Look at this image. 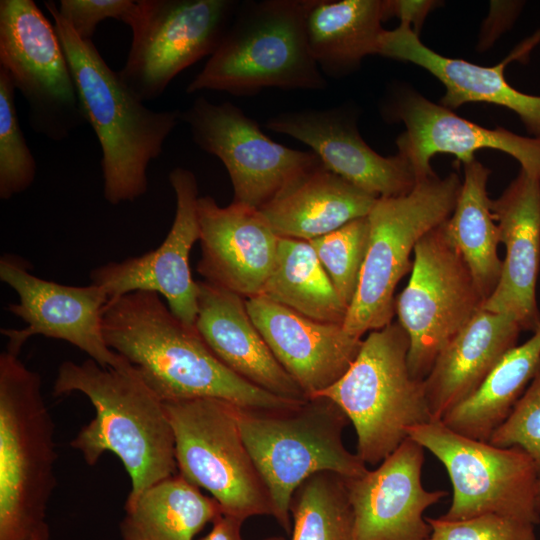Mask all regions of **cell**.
Segmentation results:
<instances>
[{"label": "cell", "mask_w": 540, "mask_h": 540, "mask_svg": "<svg viewBox=\"0 0 540 540\" xmlns=\"http://www.w3.org/2000/svg\"><path fill=\"white\" fill-rule=\"evenodd\" d=\"M386 113L406 127L396 144L413 167L417 181L436 174L430 161L437 153L452 154L466 164L481 149L509 154L528 175L540 179V137L482 127L412 91L397 93Z\"/></svg>", "instance_id": "cell-17"}, {"label": "cell", "mask_w": 540, "mask_h": 540, "mask_svg": "<svg viewBox=\"0 0 540 540\" xmlns=\"http://www.w3.org/2000/svg\"><path fill=\"white\" fill-rule=\"evenodd\" d=\"M316 0L238 4L216 51L186 88L235 96L265 88L322 90L327 81L312 58L306 17Z\"/></svg>", "instance_id": "cell-4"}, {"label": "cell", "mask_w": 540, "mask_h": 540, "mask_svg": "<svg viewBox=\"0 0 540 540\" xmlns=\"http://www.w3.org/2000/svg\"><path fill=\"white\" fill-rule=\"evenodd\" d=\"M537 508H538V511L540 512V478L538 480V484H537Z\"/></svg>", "instance_id": "cell-41"}, {"label": "cell", "mask_w": 540, "mask_h": 540, "mask_svg": "<svg viewBox=\"0 0 540 540\" xmlns=\"http://www.w3.org/2000/svg\"><path fill=\"white\" fill-rule=\"evenodd\" d=\"M264 126L304 143L325 168L377 198L406 195L417 183L407 158L375 152L360 136L355 116L343 107L282 112Z\"/></svg>", "instance_id": "cell-18"}, {"label": "cell", "mask_w": 540, "mask_h": 540, "mask_svg": "<svg viewBox=\"0 0 540 540\" xmlns=\"http://www.w3.org/2000/svg\"><path fill=\"white\" fill-rule=\"evenodd\" d=\"M44 6L66 55L84 118L101 148L104 198L111 205L133 202L147 192L148 167L181 121V111L145 106L107 65L94 43L75 33L55 1H44Z\"/></svg>", "instance_id": "cell-3"}, {"label": "cell", "mask_w": 540, "mask_h": 540, "mask_svg": "<svg viewBox=\"0 0 540 540\" xmlns=\"http://www.w3.org/2000/svg\"><path fill=\"white\" fill-rule=\"evenodd\" d=\"M462 182L457 173L417 181L406 195L380 197L367 218L369 238L357 290L343 328L353 336L392 322L394 292L411 269L410 253L419 239L452 214Z\"/></svg>", "instance_id": "cell-8"}, {"label": "cell", "mask_w": 540, "mask_h": 540, "mask_svg": "<svg viewBox=\"0 0 540 540\" xmlns=\"http://www.w3.org/2000/svg\"><path fill=\"white\" fill-rule=\"evenodd\" d=\"M246 307L274 357L307 398L337 382L363 343L342 324L310 319L262 295L247 298Z\"/></svg>", "instance_id": "cell-21"}, {"label": "cell", "mask_w": 540, "mask_h": 540, "mask_svg": "<svg viewBox=\"0 0 540 540\" xmlns=\"http://www.w3.org/2000/svg\"><path fill=\"white\" fill-rule=\"evenodd\" d=\"M124 509L122 540H193L223 514L214 498L179 473L152 485Z\"/></svg>", "instance_id": "cell-28"}, {"label": "cell", "mask_w": 540, "mask_h": 540, "mask_svg": "<svg viewBox=\"0 0 540 540\" xmlns=\"http://www.w3.org/2000/svg\"><path fill=\"white\" fill-rule=\"evenodd\" d=\"M169 181L176 212L165 240L143 255L92 269L90 280L104 289L109 300L134 291L156 292L180 321L195 327L198 283L191 274L190 252L200 238L197 179L192 171L177 167L170 172Z\"/></svg>", "instance_id": "cell-16"}, {"label": "cell", "mask_w": 540, "mask_h": 540, "mask_svg": "<svg viewBox=\"0 0 540 540\" xmlns=\"http://www.w3.org/2000/svg\"><path fill=\"white\" fill-rule=\"evenodd\" d=\"M499 242L506 247L502 272L482 309L507 314L522 331L540 326L536 285L540 268V179L520 169L503 193L491 200Z\"/></svg>", "instance_id": "cell-22"}, {"label": "cell", "mask_w": 540, "mask_h": 540, "mask_svg": "<svg viewBox=\"0 0 540 540\" xmlns=\"http://www.w3.org/2000/svg\"><path fill=\"white\" fill-rule=\"evenodd\" d=\"M74 392L89 399L95 417L70 445L89 466L105 452L120 459L131 481L124 507L152 485L177 474L174 435L164 402L135 367H103L90 358L81 363L64 361L58 367L53 395Z\"/></svg>", "instance_id": "cell-2"}, {"label": "cell", "mask_w": 540, "mask_h": 540, "mask_svg": "<svg viewBox=\"0 0 540 540\" xmlns=\"http://www.w3.org/2000/svg\"><path fill=\"white\" fill-rule=\"evenodd\" d=\"M55 427L40 375L0 355V540H28L46 522L56 486Z\"/></svg>", "instance_id": "cell-5"}, {"label": "cell", "mask_w": 540, "mask_h": 540, "mask_svg": "<svg viewBox=\"0 0 540 540\" xmlns=\"http://www.w3.org/2000/svg\"><path fill=\"white\" fill-rule=\"evenodd\" d=\"M197 283L195 328L214 355L237 375L271 394L307 399L254 325L246 299L207 281Z\"/></svg>", "instance_id": "cell-24"}, {"label": "cell", "mask_w": 540, "mask_h": 540, "mask_svg": "<svg viewBox=\"0 0 540 540\" xmlns=\"http://www.w3.org/2000/svg\"><path fill=\"white\" fill-rule=\"evenodd\" d=\"M237 7L234 0L136 1L119 77L142 102L157 99L180 72L216 51Z\"/></svg>", "instance_id": "cell-12"}, {"label": "cell", "mask_w": 540, "mask_h": 540, "mask_svg": "<svg viewBox=\"0 0 540 540\" xmlns=\"http://www.w3.org/2000/svg\"><path fill=\"white\" fill-rule=\"evenodd\" d=\"M494 446H518L534 460L540 477V368L506 420L492 433Z\"/></svg>", "instance_id": "cell-35"}, {"label": "cell", "mask_w": 540, "mask_h": 540, "mask_svg": "<svg viewBox=\"0 0 540 540\" xmlns=\"http://www.w3.org/2000/svg\"><path fill=\"white\" fill-rule=\"evenodd\" d=\"M408 437L429 450L446 468L453 487L442 517L463 520L493 513L538 524L534 460L518 446L498 447L463 436L442 421L408 429Z\"/></svg>", "instance_id": "cell-10"}, {"label": "cell", "mask_w": 540, "mask_h": 540, "mask_svg": "<svg viewBox=\"0 0 540 540\" xmlns=\"http://www.w3.org/2000/svg\"><path fill=\"white\" fill-rule=\"evenodd\" d=\"M377 199L321 165L259 211L278 237L310 241L368 216Z\"/></svg>", "instance_id": "cell-26"}, {"label": "cell", "mask_w": 540, "mask_h": 540, "mask_svg": "<svg viewBox=\"0 0 540 540\" xmlns=\"http://www.w3.org/2000/svg\"><path fill=\"white\" fill-rule=\"evenodd\" d=\"M368 238L369 222L366 216L309 241L347 308L357 290Z\"/></svg>", "instance_id": "cell-33"}, {"label": "cell", "mask_w": 540, "mask_h": 540, "mask_svg": "<svg viewBox=\"0 0 540 540\" xmlns=\"http://www.w3.org/2000/svg\"><path fill=\"white\" fill-rule=\"evenodd\" d=\"M424 448L407 437L379 466L346 478L353 510L352 540H427L424 511L446 496L421 482Z\"/></svg>", "instance_id": "cell-19"}, {"label": "cell", "mask_w": 540, "mask_h": 540, "mask_svg": "<svg viewBox=\"0 0 540 540\" xmlns=\"http://www.w3.org/2000/svg\"><path fill=\"white\" fill-rule=\"evenodd\" d=\"M0 67L35 133L58 142L86 122L56 29L32 0L0 1Z\"/></svg>", "instance_id": "cell-13"}, {"label": "cell", "mask_w": 540, "mask_h": 540, "mask_svg": "<svg viewBox=\"0 0 540 540\" xmlns=\"http://www.w3.org/2000/svg\"><path fill=\"white\" fill-rule=\"evenodd\" d=\"M489 175L490 170L476 159L464 164L456 206L443 223L448 240L467 263L484 301L494 292L502 272L498 228L487 192Z\"/></svg>", "instance_id": "cell-30"}, {"label": "cell", "mask_w": 540, "mask_h": 540, "mask_svg": "<svg viewBox=\"0 0 540 540\" xmlns=\"http://www.w3.org/2000/svg\"><path fill=\"white\" fill-rule=\"evenodd\" d=\"M427 540H536L535 524L487 513L463 520L426 518Z\"/></svg>", "instance_id": "cell-36"}, {"label": "cell", "mask_w": 540, "mask_h": 540, "mask_svg": "<svg viewBox=\"0 0 540 540\" xmlns=\"http://www.w3.org/2000/svg\"><path fill=\"white\" fill-rule=\"evenodd\" d=\"M16 88L0 67V198L26 191L35 180L37 165L22 132L15 107Z\"/></svg>", "instance_id": "cell-34"}, {"label": "cell", "mask_w": 540, "mask_h": 540, "mask_svg": "<svg viewBox=\"0 0 540 540\" xmlns=\"http://www.w3.org/2000/svg\"><path fill=\"white\" fill-rule=\"evenodd\" d=\"M383 21L382 0H316L305 30L309 52L323 75L343 76L366 56L378 54Z\"/></svg>", "instance_id": "cell-27"}, {"label": "cell", "mask_w": 540, "mask_h": 540, "mask_svg": "<svg viewBox=\"0 0 540 540\" xmlns=\"http://www.w3.org/2000/svg\"><path fill=\"white\" fill-rule=\"evenodd\" d=\"M264 540H285L284 537H281V536H273V537H268Z\"/></svg>", "instance_id": "cell-42"}, {"label": "cell", "mask_w": 540, "mask_h": 540, "mask_svg": "<svg viewBox=\"0 0 540 540\" xmlns=\"http://www.w3.org/2000/svg\"><path fill=\"white\" fill-rule=\"evenodd\" d=\"M28 540H50V529L47 522L43 523Z\"/></svg>", "instance_id": "cell-40"}, {"label": "cell", "mask_w": 540, "mask_h": 540, "mask_svg": "<svg viewBox=\"0 0 540 540\" xmlns=\"http://www.w3.org/2000/svg\"><path fill=\"white\" fill-rule=\"evenodd\" d=\"M180 120L194 143L224 164L234 190L233 202L260 209L304 175L323 165L312 151L281 145L231 102L215 104L197 97Z\"/></svg>", "instance_id": "cell-14"}, {"label": "cell", "mask_w": 540, "mask_h": 540, "mask_svg": "<svg viewBox=\"0 0 540 540\" xmlns=\"http://www.w3.org/2000/svg\"><path fill=\"white\" fill-rule=\"evenodd\" d=\"M443 223L416 243L409 282L395 299L398 322L410 340L408 369L418 380L428 376L438 355L484 303Z\"/></svg>", "instance_id": "cell-11"}, {"label": "cell", "mask_w": 540, "mask_h": 540, "mask_svg": "<svg viewBox=\"0 0 540 540\" xmlns=\"http://www.w3.org/2000/svg\"><path fill=\"white\" fill-rule=\"evenodd\" d=\"M237 419L270 494L273 516L288 534L292 496L307 478L328 471L350 479L368 471L363 460L344 445L347 416L326 397H310L285 409L237 406Z\"/></svg>", "instance_id": "cell-6"}, {"label": "cell", "mask_w": 540, "mask_h": 540, "mask_svg": "<svg viewBox=\"0 0 540 540\" xmlns=\"http://www.w3.org/2000/svg\"><path fill=\"white\" fill-rule=\"evenodd\" d=\"M136 6L132 0H60L59 14L83 40L94 36L98 24L112 18L127 24Z\"/></svg>", "instance_id": "cell-37"}, {"label": "cell", "mask_w": 540, "mask_h": 540, "mask_svg": "<svg viewBox=\"0 0 540 540\" xmlns=\"http://www.w3.org/2000/svg\"><path fill=\"white\" fill-rule=\"evenodd\" d=\"M179 474L242 521L274 514L267 487L244 443L237 406L201 398L164 402Z\"/></svg>", "instance_id": "cell-9"}, {"label": "cell", "mask_w": 540, "mask_h": 540, "mask_svg": "<svg viewBox=\"0 0 540 540\" xmlns=\"http://www.w3.org/2000/svg\"><path fill=\"white\" fill-rule=\"evenodd\" d=\"M28 266L16 255L0 259V279L18 296L7 310L26 324L22 329H1L8 339L6 350L19 355L29 338L42 335L72 344L103 367L130 364L106 344L102 318L109 297L103 288L48 281L33 275Z\"/></svg>", "instance_id": "cell-15"}, {"label": "cell", "mask_w": 540, "mask_h": 540, "mask_svg": "<svg viewBox=\"0 0 540 540\" xmlns=\"http://www.w3.org/2000/svg\"><path fill=\"white\" fill-rule=\"evenodd\" d=\"M201 259L205 281L243 298L262 293L273 269L279 238L256 208L232 202L220 207L211 196L198 198Z\"/></svg>", "instance_id": "cell-20"}, {"label": "cell", "mask_w": 540, "mask_h": 540, "mask_svg": "<svg viewBox=\"0 0 540 540\" xmlns=\"http://www.w3.org/2000/svg\"><path fill=\"white\" fill-rule=\"evenodd\" d=\"M540 368V326L531 338L510 349L478 390L440 420L451 430L480 441L509 416Z\"/></svg>", "instance_id": "cell-29"}, {"label": "cell", "mask_w": 540, "mask_h": 540, "mask_svg": "<svg viewBox=\"0 0 540 540\" xmlns=\"http://www.w3.org/2000/svg\"><path fill=\"white\" fill-rule=\"evenodd\" d=\"M435 1L384 0L385 21L397 17L400 23L409 24L419 35L427 14L437 5Z\"/></svg>", "instance_id": "cell-38"}, {"label": "cell", "mask_w": 540, "mask_h": 540, "mask_svg": "<svg viewBox=\"0 0 540 540\" xmlns=\"http://www.w3.org/2000/svg\"><path fill=\"white\" fill-rule=\"evenodd\" d=\"M244 521L222 514L214 522L211 531L199 540H243L241 526Z\"/></svg>", "instance_id": "cell-39"}, {"label": "cell", "mask_w": 540, "mask_h": 540, "mask_svg": "<svg viewBox=\"0 0 540 540\" xmlns=\"http://www.w3.org/2000/svg\"><path fill=\"white\" fill-rule=\"evenodd\" d=\"M290 513L291 540H352L353 510L346 478L334 472H319L295 490Z\"/></svg>", "instance_id": "cell-32"}, {"label": "cell", "mask_w": 540, "mask_h": 540, "mask_svg": "<svg viewBox=\"0 0 540 540\" xmlns=\"http://www.w3.org/2000/svg\"><path fill=\"white\" fill-rule=\"evenodd\" d=\"M409 347L398 321L371 331L346 373L314 395L332 400L345 413L355 428L356 454L365 464L381 463L408 437L409 428L433 421L424 380L408 369Z\"/></svg>", "instance_id": "cell-7"}, {"label": "cell", "mask_w": 540, "mask_h": 540, "mask_svg": "<svg viewBox=\"0 0 540 540\" xmlns=\"http://www.w3.org/2000/svg\"><path fill=\"white\" fill-rule=\"evenodd\" d=\"M108 347L163 401L213 398L249 409H285L304 400L271 394L237 375L152 291L109 300L102 318Z\"/></svg>", "instance_id": "cell-1"}, {"label": "cell", "mask_w": 540, "mask_h": 540, "mask_svg": "<svg viewBox=\"0 0 540 540\" xmlns=\"http://www.w3.org/2000/svg\"><path fill=\"white\" fill-rule=\"evenodd\" d=\"M539 40L540 31L497 65L485 67L438 54L409 24L400 23L383 32L378 54L413 63L436 77L445 87L442 106L451 110L469 102L498 105L513 111L530 134L540 137V96L516 90L504 75L507 63L528 53Z\"/></svg>", "instance_id": "cell-23"}, {"label": "cell", "mask_w": 540, "mask_h": 540, "mask_svg": "<svg viewBox=\"0 0 540 540\" xmlns=\"http://www.w3.org/2000/svg\"><path fill=\"white\" fill-rule=\"evenodd\" d=\"M521 328L507 314L480 309L438 355L424 379L433 421L473 395L500 359L516 346Z\"/></svg>", "instance_id": "cell-25"}, {"label": "cell", "mask_w": 540, "mask_h": 540, "mask_svg": "<svg viewBox=\"0 0 540 540\" xmlns=\"http://www.w3.org/2000/svg\"><path fill=\"white\" fill-rule=\"evenodd\" d=\"M260 295L323 323L343 325L348 310L305 240L279 238L275 263Z\"/></svg>", "instance_id": "cell-31"}]
</instances>
